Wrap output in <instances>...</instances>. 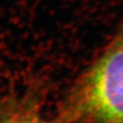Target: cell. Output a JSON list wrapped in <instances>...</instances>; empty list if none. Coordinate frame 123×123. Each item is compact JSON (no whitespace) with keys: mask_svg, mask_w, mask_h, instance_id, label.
I'll use <instances>...</instances> for the list:
<instances>
[{"mask_svg":"<svg viewBox=\"0 0 123 123\" xmlns=\"http://www.w3.org/2000/svg\"><path fill=\"white\" fill-rule=\"evenodd\" d=\"M0 123H56L44 112L41 90H28L0 98Z\"/></svg>","mask_w":123,"mask_h":123,"instance_id":"7a4b0ae2","label":"cell"},{"mask_svg":"<svg viewBox=\"0 0 123 123\" xmlns=\"http://www.w3.org/2000/svg\"><path fill=\"white\" fill-rule=\"evenodd\" d=\"M56 123H123V18L57 103Z\"/></svg>","mask_w":123,"mask_h":123,"instance_id":"6da1fadb","label":"cell"}]
</instances>
